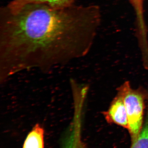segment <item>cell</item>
I'll return each instance as SVG.
<instances>
[{
    "instance_id": "obj_1",
    "label": "cell",
    "mask_w": 148,
    "mask_h": 148,
    "mask_svg": "<svg viewBox=\"0 0 148 148\" xmlns=\"http://www.w3.org/2000/svg\"><path fill=\"white\" fill-rule=\"evenodd\" d=\"M91 10L75 5L55 9L29 4L12 12L0 10V82L19 72L47 71L88 51Z\"/></svg>"
},
{
    "instance_id": "obj_2",
    "label": "cell",
    "mask_w": 148,
    "mask_h": 148,
    "mask_svg": "<svg viewBox=\"0 0 148 148\" xmlns=\"http://www.w3.org/2000/svg\"><path fill=\"white\" fill-rule=\"evenodd\" d=\"M121 95L127 112L128 130L132 143L137 138L143 127L148 89L143 87L132 88L129 81H125L117 89Z\"/></svg>"
},
{
    "instance_id": "obj_3",
    "label": "cell",
    "mask_w": 148,
    "mask_h": 148,
    "mask_svg": "<svg viewBox=\"0 0 148 148\" xmlns=\"http://www.w3.org/2000/svg\"><path fill=\"white\" fill-rule=\"evenodd\" d=\"M102 113L106 121L109 123H113L128 129L126 108L122 97L119 93H116L108 110Z\"/></svg>"
},
{
    "instance_id": "obj_4",
    "label": "cell",
    "mask_w": 148,
    "mask_h": 148,
    "mask_svg": "<svg viewBox=\"0 0 148 148\" xmlns=\"http://www.w3.org/2000/svg\"><path fill=\"white\" fill-rule=\"evenodd\" d=\"M75 0H12L5 6L12 12H15L29 4H42L55 9H63L74 5Z\"/></svg>"
},
{
    "instance_id": "obj_5",
    "label": "cell",
    "mask_w": 148,
    "mask_h": 148,
    "mask_svg": "<svg viewBox=\"0 0 148 148\" xmlns=\"http://www.w3.org/2000/svg\"><path fill=\"white\" fill-rule=\"evenodd\" d=\"M45 130L39 123H36L27 135L23 148H44Z\"/></svg>"
},
{
    "instance_id": "obj_6",
    "label": "cell",
    "mask_w": 148,
    "mask_h": 148,
    "mask_svg": "<svg viewBox=\"0 0 148 148\" xmlns=\"http://www.w3.org/2000/svg\"><path fill=\"white\" fill-rule=\"evenodd\" d=\"M147 109L143 127L138 138L132 143L130 148H148V99Z\"/></svg>"
},
{
    "instance_id": "obj_7",
    "label": "cell",
    "mask_w": 148,
    "mask_h": 148,
    "mask_svg": "<svg viewBox=\"0 0 148 148\" xmlns=\"http://www.w3.org/2000/svg\"><path fill=\"white\" fill-rule=\"evenodd\" d=\"M80 130L75 125H72L69 135L66 136L63 148H76L78 136Z\"/></svg>"
},
{
    "instance_id": "obj_8",
    "label": "cell",
    "mask_w": 148,
    "mask_h": 148,
    "mask_svg": "<svg viewBox=\"0 0 148 148\" xmlns=\"http://www.w3.org/2000/svg\"><path fill=\"white\" fill-rule=\"evenodd\" d=\"M76 148H86L82 141L81 137L78 138L77 140Z\"/></svg>"
}]
</instances>
